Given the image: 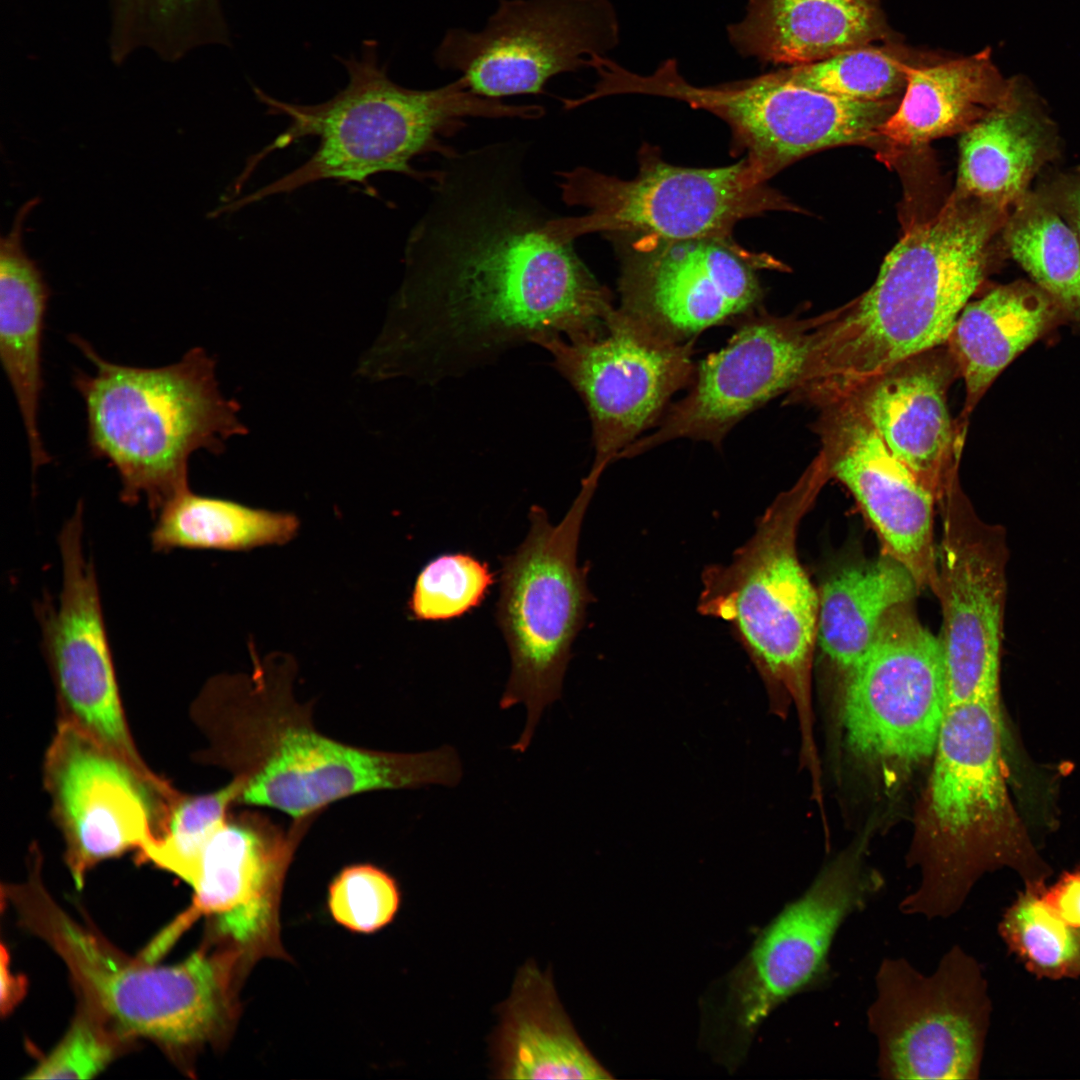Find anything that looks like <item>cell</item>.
Returning a JSON list of instances; mask_svg holds the SVG:
<instances>
[{
	"label": "cell",
	"mask_w": 1080,
	"mask_h": 1080,
	"mask_svg": "<svg viewBox=\"0 0 1080 1080\" xmlns=\"http://www.w3.org/2000/svg\"><path fill=\"white\" fill-rule=\"evenodd\" d=\"M934 752L931 808L959 845L958 860L971 841L995 859L1023 857L1029 847L1004 779L999 703L948 707Z\"/></svg>",
	"instance_id": "603a6c76"
},
{
	"label": "cell",
	"mask_w": 1080,
	"mask_h": 1080,
	"mask_svg": "<svg viewBox=\"0 0 1080 1080\" xmlns=\"http://www.w3.org/2000/svg\"><path fill=\"white\" fill-rule=\"evenodd\" d=\"M598 480L586 476L580 491L556 525L538 506L529 512L525 540L502 560L496 619L511 671L499 706L524 704V729L512 749L530 746L544 710L561 697L571 646L593 600L586 568L578 565L581 526Z\"/></svg>",
	"instance_id": "ba28073f"
},
{
	"label": "cell",
	"mask_w": 1080,
	"mask_h": 1080,
	"mask_svg": "<svg viewBox=\"0 0 1080 1080\" xmlns=\"http://www.w3.org/2000/svg\"><path fill=\"white\" fill-rule=\"evenodd\" d=\"M942 611L939 636L947 708L972 701L999 703L1000 656L1006 596L1003 530L977 515L961 484L936 502Z\"/></svg>",
	"instance_id": "ac0fdd59"
},
{
	"label": "cell",
	"mask_w": 1080,
	"mask_h": 1080,
	"mask_svg": "<svg viewBox=\"0 0 1080 1080\" xmlns=\"http://www.w3.org/2000/svg\"><path fill=\"white\" fill-rule=\"evenodd\" d=\"M920 589L910 572L882 553L876 560L843 568L818 590L817 643L847 674L868 651L884 615L913 601Z\"/></svg>",
	"instance_id": "4dcf8cb0"
},
{
	"label": "cell",
	"mask_w": 1080,
	"mask_h": 1080,
	"mask_svg": "<svg viewBox=\"0 0 1080 1080\" xmlns=\"http://www.w3.org/2000/svg\"><path fill=\"white\" fill-rule=\"evenodd\" d=\"M619 36L609 0H500L481 30L449 29L434 62L477 95L501 100L544 93L551 78L591 68Z\"/></svg>",
	"instance_id": "4fadbf2b"
},
{
	"label": "cell",
	"mask_w": 1080,
	"mask_h": 1080,
	"mask_svg": "<svg viewBox=\"0 0 1080 1080\" xmlns=\"http://www.w3.org/2000/svg\"><path fill=\"white\" fill-rule=\"evenodd\" d=\"M71 342L94 366L93 373L73 375L85 404L88 447L117 472L124 503L145 498L155 516L189 490L194 452L219 454L229 438L247 433L239 405L222 395L215 360L204 349L151 368L110 362L80 336Z\"/></svg>",
	"instance_id": "5b68a950"
},
{
	"label": "cell",
	"mask_w": 1080,
	"mask_h": 1080,
	"mask_svg": "<svg viewBox=\"0 0 1080 1080\" xmlns=\"http://www.w3.org/2000/svg\"><path fill=\"white\" fill-rule=\"evenodd\" d=\"M880 888V880L865 871L859 849L825 866L712 986L714 1009L724 1027L739 1038L752 1039L779 1005L822 984L837 931Z\"/></svg>",
	"instance_id": "8fae6325"
},
{
	"label": "cell",
	"mask_w": 1080,
	"mask_h": 1080,
	"mask_svg": "<svg viewBox=\"0 0 1080 1080\" xmlns=\"http://www.w3.org/2000/svg\"><path fill=\"white\" fill-rule=\"evenodd\" d=\"M946 710L939 636L922 624L913 601L897 604L847 674L849 745L867 759L909 767L935 751Z\"/></svg>",
	"instance_id": "e0dca14e"
},
{
	"label": "cell",
	"mask_w": 1080,
	"mask_h": 1080,
	"mask_svg": "<svg viewBox=\"0 0 1080 1080\" xmlns=\"http://www.w3.org/2000/svg\"><path fill=\"white\" fill-rule=\"evenodd\" d=\"M400 905L395 879L371 864L345 867L329 886L328 906L342 926L371 933L390 923Z\"/></svg>",
	"instance_id": "74e56055"
},
{
	"label": "cell",
	"mask_w": 1080,
	"mask_h": 1080,
	"mask_svg": "<svg viewBox=\"0 0 1080 1080\" xmlns=\"http://www.w3.org/2000/svg\"><path fill=\"white\" fill-rule=\"evenodd\" d=\"M1002 931L1022 958L1042 973L1058 976L1080 968V930L1065 922L1041 891L1029 890L1017 900Z\"/></svg>",
	"instance_id": "d590c367"
},
{
	"label": "cell",
	"mask_w": 1080,
	"mask_h": 1080,
	"mask_svg": "<svg viewBox=\"0 0 1080 1080\" xmlns=\"http://www.w3.org/2000/svg\"><path fill=\"white\" fill-rule=\"evenodd\" d=\"M694 343L666 339L618 307L599 337L577 342L549 337L537 343L586 406L594 447L589 472L601 476L659 423L672 397L692 384Z\"/></svg>",
	"instance_id": "5bb4252c"
},
{
	"label": "cell",
	"mask_w": 1080,
	"mask_h": 1080,
	"mask_svg": "<svg viewBox=\"0 0 1080 1080\" xmlns=\"http://www.w3.org/2000/svg\"><path fill=\"white\" fill-rule=\"evenodd\" d=\"M250 651V672L215 675L191 706L207 740L196 760L241 782L239 804L273 808L297 820L356 794L460 782L462 764L451 746L390 752L323 734L315 726L313 704L294 694L295 659L282 652L260 658Z\"/></svg>",
	"instance_id": "7a4b0ae2"
},
{
	"label": "cell",
	"mask_w": 1080,
	"mask_h": 1080,
	"mask_svg": "<svg viewBox=\"0 0 1080 1080\" xmlns=\"http://www.w3.org/2000/svg\"><path fill=\"white\" fill-rule=\"evenodd\" d=\"M498 1078L611 1079L565 1014L549 974L533 961L518 971L494 1038Z\"/></svg>",
	"instance_id": "4316f807"
},
{
	"label": "cell",
	"mask_w": 1080,
	"mask_h": 1080,
	"mask_svg": "<svg viewBox=\"0 0 1080 1080\" xmlns=\"http://www.w3.org/2000/svg\"><path fill=\"white\" fill-rule=\"evenodd\" d=\"M906 64L896 49L870 44L775 72L792 84L834 97L878 102L901 98Z\"/></svg>",
	"instance_id": "836d02e7"
},
{
	"label": "cell",
	"mask_w": 1080,
	"mask_h": 1080,
	"mask_svg": "<svg viewBox=\"0 0 1080 1080\" xmlns=\"http://www.w3.org/2000/svg\"><path fill=\"white\" fill-rule=\"evenodd\" d=\"M1014 259L1080 332V241L1034 190L1010 210L1001 232Z\"/></svg>",
	"instance_id": "d6a6232c"
},
{
	"label": "cell",
	"mask_w": 1080,
	"mask_h": 1080,
	"mask_svg": "<svg viewBox=\"0 0 1080 1080\" xmlns=\"http://www.w3.org/2000/svg\"><path fill=\"white\" fill-rule=\"evenodd\" d=\"M1034 191L1064 219L1080 241V167L1046 172Z\"/></svg>",
	"instance_id": "ab89813d"
},
{
	"label": "cell",
	"mask_w": 1080,
	"mask_h": 1080,
	"mask_svg": "<svg viewBox=\"0 0 1080 1080\" xmlns=\"http://www.w3.org/2000/svg\"><path fill=\"white\" fill-rule=\"evenodd\" d=\"M494 578L486 562L468 553L443 554L419 572L408 608L416 620L460 617L485 599Z\"/></svg>",
	"instance_id": "8d00e7d4"
},
{
	"label": "cell",
	"mask_w": 1080,
	"mask_h": 1080,
	"mask_svg": "<svg viewBox=\"0 0 1080 1080\" xmlns=\"http://www.w3.org/2000/svg\"><path fill=\"white\" fill-rule=\"evenodd\" d=\"M38 203L39 198L25 202L0 241V357L23 421L34 472L50 461L38 427L49 288L22 245L25 220Z\"/></svg>",
	"instance_id": "f1b7e54d"
},
{
	"label": "cell",
	"mask_w": 1080,
	"mask_h": 1080,
	"mask_svg": "<svg viewBox=\"0 0 1080 1080\" xmlns=\"http://www.w3.org/2000/svg\"><path fill=\"white\" fill-rule=\"evenodd\" d=\"M598 75L597 89L602 97H664L717 116L730 127L735 149L745 153L762 182L811 153L855 144L862 133V110L857 102L792 84L775 71L698 86L679 73L674 59L664 61L648 75L608 59Z\"/></svg>",
	"instance_id": "30bf717a"
},
{
	"label": "cell",
	"mask_w": 1080,
	"mask_h": 1080,
	"mask_svg": "<svg viewBox=\"0 0 1080 1080\" xmlns=\"http://www.w3.org/2000/svg\"><path fill=\"white\" fill-rule=\"evenodd\" d=\"M830 479L813 462L757 519L728 563L701 575L697 610L728 623L761 678L771 710L791 699L802 719L809 705L817 643L818 591L797 553L802 519Z\"/></svg>",
	"instance_id": "8992f818"
},
{
	"label": "cell",
	"mask_w": 1080,
	"mask_h": 1080,
	"mask_svg": "<svg viewBox=\"0 0 1080 1080\" xmlns=\"http://www.w3.org/2000/svg\"><path fill=\"white\" fill-rule=\"evenodd\" d=\"M524 146L444 155L429 205L405 247V274L378 352L387 376L427 383L461 376L520 344L601 336L610 291L529 190Z\"/></svg>",
	"instance_id": "6da1fadb"
},
{
	"label": "cell",
	"mask_w": 1080,
	"mask_h": 1080,
	"mask_svg": "<svg viewBox=\"0 0 1080 1080\" xmlns=\"http://www.w3.org/2000/svg\"><path fill=\"white\" fill-rule=\"evenodd\" d=\"M242 784L232 778L220 789L199 795L181 793L173 804L163 835L139 857L190 882L203 848L238 805Z\"/></svg>",
	"instance_id": "e575fe53"
},
{
	"label": "cell",
	"mask_w": 1080,
	"mask_h": 1080,
	"mask_svg": "<svg viewBox=\"0 0 1080 1080\" xmlns=\"http://www.w3.org/2000/svg\"><path fill=\"white\" fill-rule=\"evenodd\" d=\"M905 74L904 92L880 128L882 143L895 149L961 135L992 113L1009 87L989 48L934 65L908 63Z\"/></svg>",
	"instance_id": "f546056e"
},
{
	"label": "cell",
	"mask_w": 1080,
	"mask_h": 1080,
	"mask_svg": "<svg viewBox=\"0 0 1080 1080\" xmlns=\"http://www.w3.org/2000/svg\"><path fill=\"white\" fill-rule=\"evenodd\" d=\"M315 817L293 820L289 828L260 811L230 814L203 848L188 884L192 905L144 949L156 961L202 914H217L218 926L248 941L267 925L271 896Z\"/></svg>",
	"instance_id": "7402d4cb"
},
{
	"label": "cell",
	"mask_w": 1080,
	"mask_h": 1080,
	"mask_svg": "<svg viewBox=\"0 0 1080 1080\" xmlns=\"http://www.w3.org/2000/svg\"><path fill=\"white\" fill-rule=\"evenodd\" d=\"M867 1023L888 1079H972L978 1072L985 1000L975 963L951 947L924 975L904 958L884 959Z\"/></svg>",
	"instance_id": "9a60e30c"
},
{
	"label": "cell",
	"mask_w": 1080,
	"mask_h": 1080,
	"mask_svg": "<svg viewBox=\"0 0 1080 1080\" xmlns=\"http://www.w3.org/2000/svg\"><path fill=\"white\" fill-rule=\"evenodd\" d=\"M58 544L62 586L57 604L35 606L41 647L56 690L59 721L80 728L141 770L150 771L122 706L92 560L83 546V504L66 520Z\"/></svg>",
	"instance_id": "d6986e66"
},
{
	"label": "cell",
	"mask_w": 1080,
	"mask_h": 1080,
	"mask_svg": "<svg viewBox=\"0 0 1080 1080\" xmlns=\"http://www.w3.org/2000/svg\"><path fill=\"white\" fill-rule=\"evenodd\" d=\"M736 323L728 343L696 365L689 392L670 404L654 431L632 443L621 458L683 438L719 448L742 419L800 385L810 361L815 318L779 317L760 307Z\"/></svg>",
	"instance_id": "ffe728a7"
},
{
	"label": "cell",
	"mask_w": 1080,
	"mask_h": 1080,
	"mask_svg": "<svg viewBox=\"0 0 1080 1080\" xmlns=\"http://www.w3.org/2000/svg\"><path fill=\"white\" fill-rule=\"evenodd\" d=\"M151 532L156 552L174 549L246 551L282 545L298 532L299 520L287 512H275L241 503L195 494L175 497L155 515Z\"/></svg>",
	"instance_id": "1f68e13d"
},
{
	"label": "cell",
	"mask_w": 1080,
	"mask_h": 1080,
	"mask_svg": "<svg viewBox=\"0 0 1080 1080\" xmlns=\"http://www.w3.org/2000/svg\"><path fill=\"white\" fill-rule=\"evenodd\" d=\"M94 1011L74 1019L61 1042L25 1076L26 1079H90L102 1072L116 1053V1033L106 1029Z\"/></svg>",
	"instance_id": "f35d334b"
},
{
	"label": "cell",
	"mask_w": 1080,
	"mask_h": 1080,
	"mask_svg": "<svg viewBox=\"0 0 1080 1080\" xmlns=\"http://www.w3.org/2000/svg\"><path fill=\"white\" fill-rule=\"evenodd\" d=\"M563 200L586 209L574 217H552V237L572 242L590 233L650 236L668 240L728 237L747 218L778 210L799 211L757 178L747 160L723 167L693 168L664 161L644 145L632 179L591 168L561 173Z\"/></svg>",
	"instance_id": "9c48e42d"
},
{
	"label": "cell",
	"mask_w": 1080,
	"mask_h": 1080,
	"mask_svg": "<svg viewBox=\"0 0 1080 1080\" xmlns=\"http://www.w3.org/2000/svg\"><path fill=\"white\" fill-rule=\"evenodd\" d=\"M727 32L743 57L786 66L888 38L881 0H748Z\"/></svg>",
	"instance_id": "484cf974"
},
{
	"label": "cell",
	"mask_w": 1080,
	"mask_h": 1080,
	"mask_svg": "<svg viewBox=\"0 0 1080 1080\" xmlns=\"http://www.w3.org/2000/svg\"><path fill=\"white\" fill-rule=\"evenodd\" d=\"M1043 896L1065 922L1080 930V871L1065 874Z\"/></svg>",
	"instance_id": "60d3db41"
},
{
	"label": "cell",
	"mask_w": 1080,
	"mask_h": 1080,
	"mask_svg": "<svg viewBox=\"0 0 1080 1080\" xmlns=\"http://www.w3.org/2000/svg\"><path fill=\"white\" fill-rule=\"evenodd\" d=\"M959 152L955 190L1010 211L1059 157L1060 135L1032 83L1018 75L1004 101L961 134Z\"/></svg>",
	"instance_id": "d4e9b609"
},
{
	"label": "cell",
	"mask_w": 1080,
	"mask_h": 1080,
	"mask_svg": "<svg viewBox=\"0 0 1080 1080\" xmlns=\"http://www.w3.org/2000/svg\"><path fill=\"white\" fill-rule=\"evenodd\" d=\"M818 459L853 495L883 553L903 565L920 591L938 587L933 520L936 501L846 399L820 407Z\"/></svg>",
	"instance_id": "44dd1931"
},
{
	"label": "cell",
	"mask_w": 1080,
	"mask_h": 1080,
	"mask_svg": "<svg viewBox=\"0 0 1080 1080\" xmlns=\"http://www.w3.org/2000/svg\"><path fill=\"white\" fill-rule=\"evenodd\" d=\"M43 780L79 889L95 864L160 838L181 794L66 721L45 754Z\"/></svg>",
	"instance_id": "7c38bea8"
},
{
	"label": "cell",
	"mask_w": 1080,
	"mask_h": 1080,
	"mask_svg": "<svg viewBox=\"0 0 1080 1080\" xmlns=\"http://www.w3.org/2000/svg\"><path fill=\"white\" fill-rule=\"evenodd\" d=\"M9 954L4 945L1 947V989L0 1007L3 1015L9 1013L23 998L26 982L23 976H16L10 970Z\"/></svg>",
	"instance_id": "b9f144b4"
},
{
	"label": "cell",
	"mask_w": 1080,
	"mask_h": 1080,
	"mask_svg": "<svg viewBox=\"0 0 1080 1080\" xmlns=\"http://www.w3.org/2000/svg\"><path fill=\"white\" fill-rule=\"evenodd\" d=\"M349 81L331 99L313 105L254 92L270 114L286 116L289 124L269 145L253 155L235 184L242 188L268 155L305 137L318 139L309 159L258 190L228 201L220 212H233L265 198L291 193L323 180L366 186L383 172L429 179L411 161L421 154L441 156L454 151L443 139L465 126L467 117L537 119L540 105H511L477 95L462 77L443 86L416 90L393 82L378 63L376 45L366 42L360 59L343 60Z\"/></svg>",
	"instance_id": "277c9868"
},
{
	"label": "cell",
	"mask_w": 1080,
	"mask_h": 1080,
	"mask_svg": "<svg viewBox=\"0 0 1080 1080\" xmlns=\"http://www.w3.org/2000/svg\"><path fill=\"white\" fill-rule=\"evenodd\" d=\"M1066 323L1057 304L1032 281L1018 280L967 303L945 344L963 378L967 419L997 376L1024 350Z\"/></svg>",
	"instance_id": "83f0119b"
},
{
	"label": "cell",
	"mask_w": 1080,
	"mask_h": 1080,
	"mask_svg": "<svg viewBox=\"0 0 1080 1080\" xmlns=\"http://www.w3.org/2000/svg\"><path fill=\"white\" fill-rule=\"evenodd\" d=\"M958 376L943 344L891 365L839 397L865 417L935 501L960 480L966 426L951 418L947 405Z\"/></svg>",
	"instance_id": "cb8c5ba5"
},
{
	"label": "cell",
	"mask_w": 1080,
	"mask_h": 1080,
	"mask_svg": "<svg viewBox=\"0 0 1080 1080\" xmlns=\"http://www.w3.org/2000/svg\"><path fill=\"white\" fill-rule=\"evenodd\" d=\"M23 925L60 956L87 1007L119 1037L142 1036L182 1047L208 1038L224 1009L227 958L195 952L154 966L125 958L78 924L48 894L33 864L26 882L4 887Z\"/></svg>",
	"instance_id": "52a82bcc"
},
{
	"label": "cell",
	"mask_w": 1080,
	"mask_h": 1080,
	"mask_svg": "<svg viewBox=\"0 0 1080 1080\" xmlns=\"http://www.w3.org/2000/svg\"><path fill=\"white\" fill-rule=\"evenodd\" d=\"M1009 212L956 190L913 224L861 296L815 318L809 365L790 403L820 407L864 379L945 344L997 256Z\"/></svg>",
	"instance_id": "3957f363"
},
{
	"label": "cell",
	"mask_w": 1080,
	"mask_h": 1080,
	"mask_svg": "<svg viewBox=\"0 0 1080 1080\" xmlns=\"http://www.w3.org/2000/svg\"><path fill=\"white\" fill-rule=\"evenodd\" d=\"M620 260L618 308L674 342L760 308L758 270L780 266L728 237L610 236Z\"/></svg>",
	"instance_id": "2e32d148"
}]
</instances>
